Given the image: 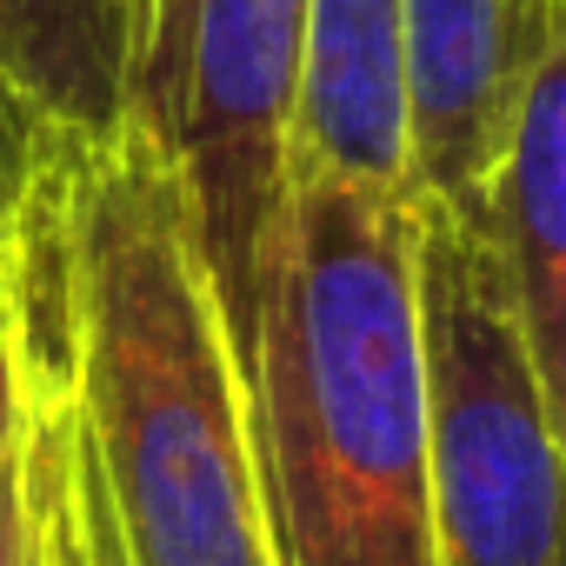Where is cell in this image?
I'll list each match as a JSON object with an SVG mask.
<instances>
[{"instance_id":"obj_1","label":"cell","mask_w":566,"mask_h":566,"mask_svg":"<svg viewBox=\"0 0 566 566\" xmlns=\"http://www.w3.org/2000/svg\"><path fill=\"white\" fill-rule=\"evenodd\" d=\"M14 334L107 566H273L213 260L174 160L134 120L54 147L14 247Z\"/></svg>"},{"instance_id":"obj_2","label":"cell","mask_w":566,"mask_h":566,"mask_svg":"<svg viewBox=\"0 0 566 566\" xmlns=\"http://www.w3.org/2000/svg\"><path fill=\"white\" fill-rule=\"evenodd\" d=\"M247 407L273 566H433L413 193L294 160Z\"/></svg>"},{"instance_id":"obj_3","label":"cell","mask_w":566,"mask_h":566,"mask_svg":"<svg viewBox=\"0 0 566 566\" xmlns=\"http://www.w3.org/2000/svg\"><path fill=\"white\" fill-rule=\"evenodd\" d=\"M307 0H140L127 120L174 160L240 347L260 340L287 220Z\"/></svg>"},{"instance_id":"obj_4","label":"cell","mask_w":566,"mask_h":566,"mask_svg":"<svg viewBox=\"0 0 566 566\" xmlns=\"http://www.w3.org/2000/svg\"><path fill=\"white\" fill-rule=\"evenodd\" d=\"M420 314L433 374V566H566V440L473 207L420 200Z\"/></svg>"},{"instance_id":"obj_5","label":"cell","mask_w":566,"mask_h":566,"mask_svg":"<svg viewBox=\"0 0 566 566\" xmlns=\"http://www.w3.org/2000/svg\"><path fill=\"white\" fill-rule=\"evenodd\" d=\"M400 21H407V193L480 213L546 0H400Z\"/></svg>"},{"instance_id":"obj_6","label":"cell","mask_w":566,"mask_h":566,"mask_svg":"<svg viewBox=\"0 0 566 566\" xmlns=\"http://www.w3.org/2000/svg\"><path fill=\"white\" fill-rule=\"evenodd\" d=\"M480 220L506 273L533 380L566 440V0H546Z\"/></svg>"},{"instance_id":"obj_7","label":"cell","mask_w":566,"mask_h":566,"mask_svg":"<svg viewBox=\"0 0 566 566\" xmlns=\"http://www.w3.org/2000/svg\"><path fill=\"white\" fill-rule=\"evenodd\" d=\"M294 160L407 193V21H400V0H307Z\"/></svg>"},{"instance_id":"obj_8","label":"cell","mask_w":566,"mask_h":566,"mask_svg":"<svg viewBox=\"0 0 566 566\" xmlns=\"http://www.w3.org/2000/svg\"><path fill=\"white\" fill-rule=\"evenodd\" d=\"M140 0H0V67L61 140H107L134 101Z\"/></svg>"},{"instance_id":"obj_9","label":"cell","mask_w":566,"mask_h":566,"mask_svg":"<svg viewBox=\"0 0 566 566\" xmlns=\"http://www.w3.org/2000/svg\"><path fill=\"white\" fill-rule=\"evenodd\" d=\"M28 367V360H21ZM0 566H61V467H54V413L28 374V433L0 467Z\"/></svg>"},{"instance_id":"obj_10","label":"cell","mask_w":566,"mask_h":566,"mask_svg":"<svg viewBox=\"0 0 566 566\" xmlns=\"http://www.w3.org/2000/svg\"><path fill=\"white\" fill-rule=\"evenodd\" d=\"M54 147H61V134L34 114V101L0 67V307H14V247H21V220L54 167Z\"/></svg>"},{"instance_id":"obj_11","label":"cell","mask_w":566,"mask_h":566,"mask_svg":"<svg viewBox=\"0 0 566 566\" xmlns=\"http://www.w3.org/2000/svg\"><path fill=\"white\" fill-rule=\"evenodd\" d=\"M28 374H34V367H28ZM34 387H41V374H34ZM41 400H48V387H41ZM48 413H54V400H48ZM54 467H61V566H107L101 533H94V513H87V500H81V486H74V460H67L61 413H54Z\"/></svg>"},{"instance_id":"obj_12","label":"cell","mask_w":566,"mask_h":566,"mask_svg":"<svg viewBox=\"0 0 566 566\" xmlns=\"http://www.w3.org/2000/svg\"><path fill=\"white\" fill-rule=\"evenodd\" d=\"M21 433H28V367H21L14 307H0V467L21 453Z\"/></svg>"}]
</instances>
